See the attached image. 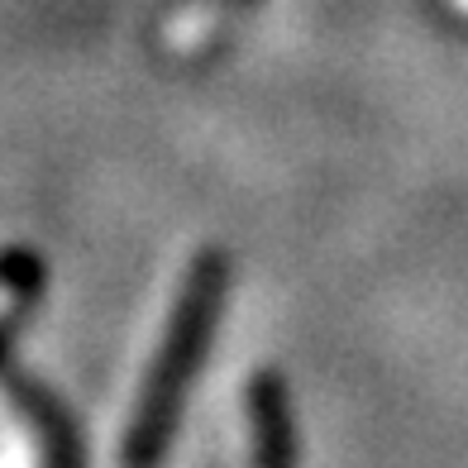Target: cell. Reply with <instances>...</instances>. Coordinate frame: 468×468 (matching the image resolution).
Segmentation results:
<instances>
[{
	"instance_id": "6da1fadb",
	"label": "cell",
	"mask_w": 468,
	"mask_h": 468,
	"mask_svg": "<svg viewBox=\"0 0 468 468\" xmlns=\"http://www.w3.org/2000/svg\"><path fill=\"white\" fill-rule=\"evenodd\" d=\"M225 282H229L225 249H201L182 292H177L163 349L154 354V368H148L144 388H139L134 420H130V431H124V444H120L124 468H154L167 454V440H173L177 411H182V392H186L191 368H197V358L210 339V325H216V315H220Z\"/></svg>"
},
{
	"instance_id": "7a4b0ae2",
	"label": "cell",
	"mask_w": 468,
	"mask_h": 468,
	"mask_svg": "<svg viewBox=\"0 0 468 468\" xmlns=\"http://www.w3.org/2000/svg\"><path fill=\"white\" fill-rule=\"evenodd\" d=\"M249 431H253V463L259 468H292L296 463V435L287 411V388L272 368H259L249 378Z\"/></svg>"
},
{
	"instance_id": "3957f363",
	"label": "cell",
	"mask_w": 468,
	"mask_h": 468,
	"mask_svg": "<svg viewBox=\"0 0 468 468\" xmlns=\"http://www.w3.org/2000/svg\"><path fill=\"white\" fill-rule=\"evenodd\" d=\"M239 5H249V0H191V5H182L173 15L167 34H173V44H197V38H206L229 10H239Z\"/></svg>"
},
{
	"instance_id": "277c9868",
	"label": "cell",
	"mask_w": 468,
	"mask_h": 468,
	"mask_svg": "<svg viewBox=\"0 0 468 468\" xmlns=\"http://www.w3.org/2000/svg\"><path fill=\"white\" fill-rule=\"evenodd\" d=\"M10 306V292H0V311H5Z\"/></svg>"
},
{
	"instance_id": "5b68a950",
	"label": "cell",
	"mask_w": 468,
	"mask_h": 468,
	"mask_svg": "<svg viewBox=\"0 0 468 468\" xmlns=\"http://www.w3.org/2000/svg\"><path fill=\"white\" fill-rule=\"evenodd\" d=\"M454 5H459V10H468V0H454Z\"/></svg>"
}]
</instances>
